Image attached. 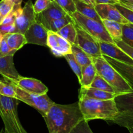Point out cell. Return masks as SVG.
I'll use <instances>...</instances> for the list:
<instances>
[{
  "mask_svg": "<svg viewBox=\"0 0 133 133\" xmlns=\"http://www.w3.org/2000/svg\"><path fill=\"white\" fill-rule=\"evenodd\" d=\"M11 83L15 90L16 99L37 110L43 117L45 116L50 108L54 103V102L50 99L47 94L40 95L30 93L22 90L14 83Z\"/></svg>",
  "mask_w": 133,
  "mask_h": 133,
  "instance_id": "7",
  "label": "cell"
},
{
  "mask_svg": "<svg viewBox=\"0 0 133 133\" xmlns=\"http://www.w3.org/2000/svg\"><path fill=\"white\" fill-rule=\"evenodd\" d=\"M5 37L9 46L12 49L16 51L21 49L25 44H27L26 37L23 34L14 32L5 35Z\"/></svg>",
  "mask_w": 133,
  "mask_h": 133,
  "instance_id": "22",
  "label": "cell"
},
{
  "mask_svg": "<svg viewBox=\"0 0 133 133\" xmlns=\"http://www.w3.org/2000/svg\"><path fill=\"white\" fill-rule=\"evenodd\" d=\"M13 57L14 55L0 57V75L3 77L4 80L13 81L21 76L14 66Z\"/></svg>",
  "mask_w": 133,
  "mask_h": 133,
  "instance_id": "16",
  "label": "cell"
},
{
  "mask_svg": "<svg viewBox=\"0 0 133 133\" xmlns=\"http://www.w3.org/2000/svg\"><path fill=\"white\" fill-rule=\"evenodd\" d=\"M114 42L117 46L119 47L124 52H125L129 57H130L133 59L132 48H131V47H130L129 45H128L127 44H126L125 42H123L122 40H116V41H114Z\"/></svg>",
  "mask_w": 133,
  "mask_h": 133,
  "instance_id": "36",
  "label": "cell"
},
{
  "mask_svg": "<svg viewBox=\"0 0 133 133\" xmlns=\"http://www.w3.org/2000/svg\"><path fill=\"white\" fill-rule=\"evenodd\" d=\"M78 104L83 119L87 122L93 119L112 122L118 114L114 99L99 100L79 96Z\"/></svg>",
  "mask_w": 133,
  "mask_h": 133,
  "instance_id": "2",
  "label": "cell"
},
{
  "mask_svg": "<svg viewBox=\"0 0 133 133\" xmlns=\"http://www.w3.org/2000/svg\"><path fill=\"white\" fill-rule=\"evenodd\" d=\"M96 5L99 4H111V5H116L119 3L117 0H95Z\"/></svg>",
  "mask_w": 133,
  "mask_h": 133,
  "instance_id": "39",
  "label": "cell"
},
{
  "mask_svg": "<svg viewBox=\"0 0 133 133\" xmlns=\"http://www.w3.org/2000/svg\"><path fill=\"white\" fill-rule=\"evenodd\" d=\"M100 51L102 55L108 56L116 61L133 65V59L124 52L115 43L99 42Z\"/></svg>",
  "mask_w": 133,
  "mask_h": 133,
  "instance_id": "13",
  "label": "cell"
},
{
  "mask_svg": "<svg viewBox=\"0 0 133 133\" xmlns=\"http://www.w3.org/2000/svg\"><path fill=\"white\" fill-rule=\"evenodd\" d=\"M92 88H96V89L106 91V92H112V93H116V91L113 89V87L108 83L102 77L96 74L92 84H91V87Z\"/></svg>",
  "mask_w": 133,
  "mask_h": 133,
  "instance_id": "26",
  "label": "cell"
},
{
  "mask_svg": "<svg viewBox=\"0 0 133 133\" xmlns=\"http://www.w3.org/2000/svg\"><path fill=\"white\" fill-rule=\"evenodd\" d=\"M0 133H5V132H3V131H1V132H0Z\"/></svg>",
  "mask_w": 133,
  "mask_h": 133,
  "instance_id": "46",
  "label": "cell"
},
{
  "mask_svg": "<svg viewBox=\"0 0 133 133\" xmlns=\"http://www.w3.org/2000/svg\"><path fill=\"white\" fill-rule=\"evenodd\" d=\"M102 23L107 32L113 41L121 40L122 38V24L113 21L103 19Z\"/></svg>",
  "mask_w": 133,
  "mask_h": 133,
  "instance_id": "21",
  "label": "cell"
},
{
  "mask_svg": "<svg viewBox=\"0 0 133 133\" xmlns=\"http://www.w3.org/2000/svg\"><path fill=\"white\" fill-rule=\"evenodd\" d=\"M92 61L96 74L113 87L116 94H121L132 92V88L128 82L104 57L92 58Z\"/></svg>",
  "mask_w": 133,
  "mask_h": 133,
  "instance_id": "3",
  "label": "cell"
},
{
  "mask_svg": "<svg viewBox=\"0 0 133 133\" xmlns=\"http://www.w3.org/2000/svg\"><path fill=\"white\" fill-rule=\"evenodd\" d=\"M119 4H120L122 6H125V7L127 8V9H130V10H133V0L132 1H120L119 2Z\"/></svg>",
  "mask_w": 133,
  "mask_h": 133,
  "instance_id": "40",
  "label": "cell"
},
{
  "mask_svg": "<svg viewBox=\"0 0 133 133\" xmlns=\"http://www.w3.org/2000/svg\"><path fill=\"white\" fill-rule=\"evenodd\" d=\"M47 47L57 57H64L65 55L72 53V44L61 37L57 32L48 30Z\"/></svg>",
  "mask_w": 133,
  "mask_h": 133,
  "instance_id": "10",
  "label": "cell"
},
{
  "mask_svg": "<svg viewBox=\"0 0 133 133\" xmlns=\"http://www.w3.org/2000/svg\"><path fill=\"white\" fill-rule=\"evenodd\" d=\"M83 2L86 3L88 4V5H91L93 6H95L96 5V2H95V0H81Z\"/></svg>",
  "mask_w": 133,
  "mask_h": 133,
  "instance_id": "41",
  "label": "cell"
},
{
  "mask_svg": "<svg viewBox=\"0 0 133 133\" xmlns=\"http://www.w3.org/2000/svg\"><path fill=\"white\" fill-rule=\"evenodd\" d=\"M10 1H11L12 2L14 3L15 5H21L22 0H10Z\"/></svg>",
  "mask_w": 133,
  "mask_h": 133,
  "instance_id": "42",
  "label": "cell"
},
{
  "mask_svg": "<svg viewBox=\"0 0 133 133\" xmlns=\"http://www.w3.org/2000/svg\"><path fill=\"white\" fill-rule=\"evenodd\" d=\"M72 22H74V20H73L71 16L69 15V14H66L65 16L63 17V18H59V19L53 21L50 24L48 29L49 31L57 32L59 30L63 28L64 26L70 23H72Z\"/></svg>",
  "mask_w": 133,
  "mask_h": 133,
  "instance_id": "25",
  "label": "cell"
},
{
  "mask_svg": "<svg viewBox=\"0 0 133 133\" xmlns=\"http://www.w3.org/2000/svg\"><path fill=\"white\" fill-rule=\"evenodd\" d=\"M56 1L68 14L71 16L76 11L75 3L72 0H53Z\"/></svg>",
  "mask_w": 133,
  "mask_h": 133,
  "instance_id": "31",
  "label": "cell"
},
{
  "mask_svg": "<svg viewBox=\"0 0 133 133\" xmlns=\"http://www.w3.org/2000/svg\"><path fill=\"white\" fill-rule=\"evenodd\" d=\"M127 129H128V131H129V132H130V133H133V127H130V128Z\"/></svg>",
  "mask_w": 133,
  "mask_h": 133,
  "instance_id": "44",
  "label": "cell"
},
{
  "mask_svg": "<svg viewBox=\"0 0 133 133\" xmlns=\"http://www.w3.org/2000/svg\"><path fill=\"white\" fill-rule=\"evenodd\" d=\"M96 75V71L93 63L82 67V77L79 82L81 87L89 88L91 87Z\"/></svg>",
  "mask_w": 133,
  "mask_h": 133,
  "instance_id": "19",
  "label": "cell"
},
{
  "mask_svg": "<svg viewBox=\"0 0 133 133\" xmlns=\"http://www.w3.org/2000/svg\"><path fill=\"white\" fill-rule=\"evenodd\" d=\"M68 14L56 1L52 0V3L46 9L37 14L36 21L43 24L48 29L50 24L53 21L63 18Z\"/></svg>",
  "mask_w": 133,
  "mask_h": 133,
  "instance_id": "12",
  "label": "cell"
},
{
  "mask_svg": "<svg viewBox=\"0 0 133 133\" xmlns=\"http://www.w3.org/2000/svg\"><path fill=\"white\" fill-rule=\"evenodd\" d=\"M117 1H119H119H122V0H117Z\"/></svg>",
  "mask_w": 133,
  "mask_h": 133,
  "instance_id": "47",
  "label": "cell"
},
{
  "mask_svg": "<svg viewBox=\"0 0 133 133\" xmlns=\"http://www.w3.org/2000/svg\"><path fill=\"white\" fill-rule=\"evenodd\" d=\"M95 9L102 21L103 19H107L118 22L121 24L129 23V21L120 13L114 5L99 4L95 5Z\"/></svg>",
  "mask_w": 133,
  "mask_h": 133,
  "instance_id": "14",
  "label": "cell"
},
{
  "mask_svg": "<svg viewBox=\"0 0 133 133\" xmlns=\"http://www.w3.org/2000/svg\"><path fill=\"white\" fill-rule=\"evenodd\" d=\"M52 2V0H36L33 4V9L35 14H40L50 6Z\"/></svg>",
  "mask_w": 133,
  "mask_h": 133,
  "instance_id": "33",
  "label": "cell"
},
{
  "mask_svg": "<svg viewBox=\"0 0 133 133\" xmlns=\"http://www.w3.org/2000/svg\"><path fill=\"white\" fill-rule=\"evenodd\" d=\"M48 32V29L36 21L30 25L24 33L27 44L47 46Z\"/></svg>",
  "mask_w": 133,
  "mask_h": 133,
  "instance_id": "11",
  "label": "cell"
},
{
  "mask_svg": "<svg viewBox=\"0 0 133 133\" xmlns=\"http://www.w3.org/2000/svg\"><path fill=\"white\" fill-rule=\"evenodd\" d=\"M117 95H118L117 94L106 92L92 87H89V88L81 87L79 93V96H84V97L99 100L113 99Z\"/></svg>",
  "mask_w": 133,
  "mask_h": 133,
  "instance_id": "18",
  "label": "cell"
},
{
  "mask_svg": "<svg viewBox=\"0 0 133 133\" xmlns=\"http://www.w3.org/2000/svg\"><path fill=\"white\" fill-rule=\"evenodd\" d=\"M15 15H16V12L15 9H13L11 12L4 18L3 20L2 23L1 25H12V24H15Z\"/></svg>",
  "mask_w": 133,
  "mask_h": 133,
  "instance_id": "37",
  "label": "cell"
},
{
  "mask_svg": "<svg viewBox=\"0 0 133 133\" xmlns=\"http://www.w3.org/2000/svg\"><path fill=\"white\" fill-rule=\"evenodd\" d=\"M102 57L122 75L123 77L128 82L130 87H133V65L128 64L116 61L108 56L102 55Z\"/></svg>",
  "mask_w": 133,
  "mask_h": 133,
  "instance_id": "17",
  "label": "cell"
},
{
  "mask_svg": "<svg viewBox=\"0 0 133 133\" xmlns=\"http://www.w3.org/2000/svg\"><path fill=\"white\" fill-rule=\"evenodd\" d=\"M121 40L133 48V24L128 23L122 24V38Z\"/></svg>",
  "mask_w": 133,
  "mask_h": 133,
  "instance_id": "27",
  "label": "cell"
},
{
  "mask_svg": "<svg viewBox=\"0 0 133 133\" xmlns=\"http://www.w3.org/2000/svg\"><path fill=\"white\" fill-rule=\"evenodd\" d=\"M71 16L74 23L95 38L97 41L115 43L107 32L103 23L95 19L87 18L77 11L73 13Z\"/></svg>",
  "mask_w": 133,
  "mask_h": 133,
  "instance_id": "6",
  "label": "cell"
},
{
  "mask_svg": "<svg viewBox=\"0 0 133 133\" xmlns=\"http://www.w3.org/2000/svg\"><path fill=\"white\" fill-rule=\"evenodd\" d=\"M17 51L12 49L8 45L6 38L4 36L1 44H0V57H5L9 55H14Z\"/></svg>",
  "mask_w": 133,
  "mask_h": 133,
  "instance_id": "34",
  "label": "cell"
},
{
  "mask_svg": "<svg viewBox=\"0 0 133 133\" xmlns=\"http://www.w3.org/2000/svg\"><path fill=\"white\" fill-rule=\"evenodd\" d=\"M14 3L10 0H1L0 1V25L4 18L14 9Z\"/></svg>",
  "mask_w": 133,
  "mask_h": 133,
  "instance_id": "30",
  "label": "cell"
},
{
  "mask_svg": "<svg viewBox=\"0 0 133 133\" xmlns=\"http://www.w3.org/2000/svg\"><path fill=\"white\" fill-rule=\"evenodd\" d=\"M10 82L14 83L23 90L30 93L44 95L46 94L48 91V88L40 81L33 78L23 77L20 76L16 80Z\"/></svg>",
  "mask_w": 133,
  "mask_h": 133,
  "instance_id": "15",
  "label": "cell"
},
{
  "mask_svg": "<svg viewBox=\"0 0 133 133\" xmlns=\"http://www.w3.org/2000/svg\"><path fill=\"white\" fill-rule=\"evenodd\" d=\"M3 37H4V35H3V34L1 32V31H0V44H1V41H2V40H3Z\"/></svg>",
  "mask_w": 133,
  "mask_h": 133,
  "instance_id": "43",
  "label": "cell"
},
{
  "mask_svg": "<svg viewBox=\"0 0 133 133\" xmlns=\"http://www.w3.org/2000/svg\"><path fill=\"white\" fill-rule=\"evenodd\" d=\"M71 51L76 61L78 62V64L82 67V66H87V65L93 63L92 57L89 55L84 51L82 50L77 45L72 44Z\"/></svg>",
  "mask_w": 133,
  "mask_h": 133,
  "instance_id": "23",
  "label": "cell"
},
{
  "mask_svg": "<svg viewBox=\"0 0 133 133\" xmlns=\"http://www.w3.org/2000/svg\"><path fill=\"white\" fill-rule=\"evenodd\" d=\"M73 1H74V3H76V2H78V1H81V0H72Z\"/></svg>",
  "mask_w": 133,
  "mask_h": 133,
  "instance_id": "45",
  "label": "cell"
},
{
  "mask_svg": "<svg viewBox=\"0 0 133 133\" xmlns=\"http://www.w3.org/2000/svg\"><path fill=\"white\" fill-rule=\"evenodd\" d=\"M75 5L77 12H78L87 18L95 19V20L102 23V21L99 17L97 12L95 10V6L88 5V4L82 1L75 3Z\"/></svg>",
  "mask_w": 133,
  "mask_h": 133,
  "instance_id": "20",
  "label": "cell"
},
{
  "mask_svg": "<svg viewBox=\"0 0 133 133\" xmlns=\"http://www.w3.org/2000/svg\"><path fill=\"white\" fill-rule=\"evenodd\" d=\"M64 57L66 59V61H67L70 68L72 70L75 75L77 76L78 79V81L80 82L81 80V77H82V66L76 61L72 53L65 55Z\"/></svg>",
  "mask_w": 133,
  "mask_h": 133,
  "instance_id": "29",
  "label": "cell"
},
{
  "mask_svg": "<svg viewBox=\"0 0 133 133\" xmlns=\"http://www.w3.org/2000/svg\"><path fill=\"white\" fill-rule=\"evenodd\" d=\"M114 5L117 8V10L120 12V13L129 21V23H131L133 24V10L127 9V8L122 6L119 3L116 4Z\"/></svg>",
  "mask_w": 133,
  "mask_h": 133,
  "instance_id": "35",
  "label": "cell"
},
{
  "mask_svg": "<svg viewBox=\"0 0 133 133\" xmlns=\"http://www.w3.org/2000/svg\"><path fill=\"white\" fill-rule=\"evenodd\" d=\"M114 101L118 114L112 122L126 129L133 127V91L118 94Z\"/></svg>",
  "mask_w": 133,
  "mask_h": 133,
  "instance_id": "5",
  "label": "cell"
},
{
  "mask_svg": "<svg viewBox=\"0 0 133 133\" xmlns=\"http://www.w3.org/2000/svg\"><path fill=\"white\" fill-rule=\"evenodd\" d=\"M70 133H93L89 126L88 122L84 119L81 120L74 128L72 129Z\"/></svg>",
  "mask_w": 133,
  "mask_h": 133,
  "instance_id": "32",
  "label": "cell"
},
{
  "mask_svg": "<svg viewBox=\"0 0 133 133\" xmlns=\"http://www.w3.org/2000/svg\"><path fill=\"white\" fill-rule=\"evenodd\" d=\"M43 118L49 133H70L83 119L78 102L69 105L54 103Z\"/></svg>",
  "mask_w": 133,
  "mask_h": 133,
  "instance_id": "1",
  "label": "cell"
},
{
  "mask_svg": "<svg viewBox=\"0 0 133 133\" xmlns=\"http://www.w3.org/2000/svg\"><path fill=\"white\" fill-rule=\"evenodd\" d=\"M74 24L76 30V38L74 44L80 47L92 58L102 57L100 51L99 42L76 23H74Z\"/></svg>",
  "mask_w": 133,
  "mask_h": 133,
  "instance_id": "9",
  "label": "cell"
},
{
  "mask_svg": "<svg viewBox=\"0 0 133 133\" xmlns=\"http://www.w3.org/2000/svg\"><path fill=\"white\" fill-rule=\"evenodd\" d=\"M57 33L61 37L69 41L71 44H75L76 38V30L74 22L64 26L63 28L57 31Z\"/></svg>",
  "mask_w": 133,
  "mask_h": 133,
  "instance_id": "24",
  "label": "cell"
},
{
  "mask_svg": "<svg viewBox=\"0 0 133 133\" xmlns=\"http://www.w3.org/2000/svg\"><path fill=\"white\" fill-rule=\"evenodd\" d=\"M0 94L16 99V92L13 84L8 81L0 80Z\"/></svg>",
  "mask_w": 133,
  "mask_h": 133,
  "instance_id": "28",
  "label": "cell"
},
{
  "mask_svg": "<svg viewBox=\"0 0 133 133\" xmlns=\"http://www.w3.org/2000/svg\"><path fill=\"white\" fill-rule=\"evenodd\" d=\"M18 99L0 94V116L5 133H27L20 121L17 111Z\"/></svg>",
  "mask_w": 133,
  "mask_h": 133,
  "instance_id": "4",
  "label": "cell"
},
{
  "mask_svg": "<svg viewBox=\"0 0 133 133\" xmlns=\"http://www.w3.org/2000/svg\"><path fill=\"white\" fill-rule=\"evenodd\" d=\"M0 31L5 36L7 34L15 32V24L0 25Z\"/></svg>",
  "mask_w": 133,
  "mask_h": 133,
  "instance_id": "38",
  "label": "cell"
},
{
  "mask_svg": "<svg viewBox=\"0 0 133 133\" xmlns=\"http://www.w3.org/2000/svg\"><path fill=\"white\" fill-rule=\"evenodd\" d=\"M15 32L24 35L30 25L36 22L37 14L33 9L32 0H28L23 8L15 5Z\"/></svg>",
  "mask_w": 133,
  "mask_h": 133,
  "instance_id": "8",
  "label": "cell"
}]
</instances>
